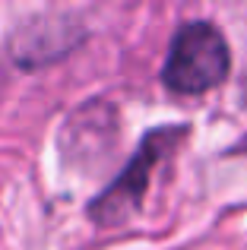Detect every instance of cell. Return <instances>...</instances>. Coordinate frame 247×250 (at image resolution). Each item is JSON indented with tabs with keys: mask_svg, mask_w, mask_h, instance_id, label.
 Segmentation results:
<instances>
[{
	"mask_svg": "<svg viewBox=\"0 0 247 250\" xmlns=\"http://www.w3.org/2000/svg\"><path fill=\"white\" fill-rule=\"evenodd\" d=\"M231 73V51L222 29L209 19L181 22L171 38L162 83L174 95H203L228 80Z\"/></svg>",
	"mask_w": 247,
	"mask_h": 250,
	"instance_id": "6da1fadb",
	"label": "cell"
},
{
	"mask_svg": "<svg viewBox=\"0 0 247 250\" xmlns=\"http://www.w3.org/2000/svg\"><path fill=\"white\" fill-rule=\"evenodd\" d=\"M187 124H168V127H155L143 136L140 149L133 152V159L124 165V171L118 174V181H111L89 206L95 225L102 228H114L124 225L136 209L143 206V196H146L152 174L159 165H165L174 152L181 149V143L187 140Z\"/></svg>",
	"mask_w": 247,
	"mask_h": 250,
	"instance_id": "7a4b0ae2",
	"label": "cell"
}]
</instances>
